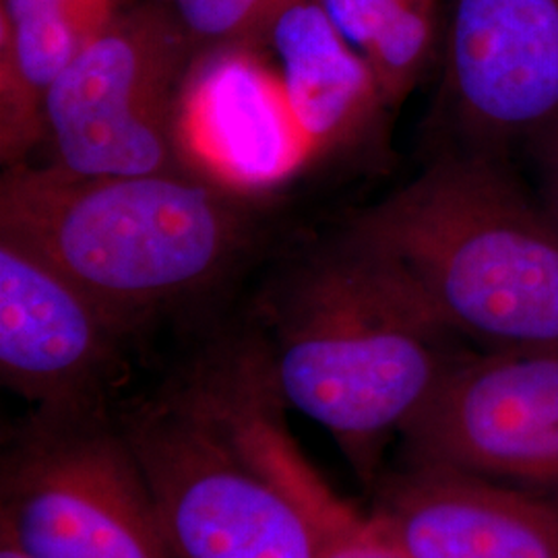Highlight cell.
<instances>
[{
	"instance_id": "obj_1",
	"label": "cell",
	"mask_w": 558,
	"mask_h": 558,
	"mask_svg": "<svg viewBox=\"0 0 558 558\" xmlns=\"http://www.w3.org/2000/svg\"><path fill=\"white\" fill-rule=\"evenodd\" d=\"M263 341L211 354L119 414L177 558H319L341 499L286 428Z\"/></svg>"
},
{
	"instance_id": "obj_2",
	"label": "cell",
	"mask_w": 558,
	"mask_h": 558,
	"mask_svg": "<svg viewBox=\"0 0 558 558\" xmlns=\"http://www.w3.org/2000/svg\"><path fill=\"white\" fill-rule=\"evenodd\" d=\"M265 341L288 408L336 440L366 486L470 348L416 283L348 232L286 279Z\"/></svg>"
},
{
	"instance_id": "obj_3",
	"label": "cell",
	"mask_w": 558,
	"mask_h": 558,
	"mask_svg": "<svg viewBox=\"0 0 558 558\" xmlns=\"http://www.w3.org/2000/svg\"><path fill=\"white\" fill-rule=\"evenodd\" d=\"M478 352L558 350V230L507 158L451 149L345 230Z\"/></svg>"
},
{
	"instance_id": "obj_4",
	"label": "cell",
	"mask_w": 558,
	"mask_h": 558,
	"mask_svg": "<svg viewBox=\"0 0 558 558\" xmlns=\"http://www.w3.org/2000/svg\"><path fill=\"white\" fill-rule=\"evenodd\" d=\"M246 205L191 170L73 177L15 163L0 182V236L50 263L129 329L220 278Z\"/></svg>"
},
{
	"instance_id": "obj_5",
	"label": "cell",
	"mask_w": 558,
	"mask_h": 558,
	"mask_svg": "<svg viewBox=\"0 0 558 558\" xmlns=\"http://www.w3.org/2000/svg\"><path fill=\"white\" fill-rule=\"evenodd\" d=\"M0 542L25 558H177L114 414L25 420L2 459Z\"/></svg>"
},
{
	"instance_id": "obj_6",
	"label": "cell",
	"mask_w": 558,
	"mask_h": 558,
	"mask_svg": "<svg viewBox=\"0 0 558 558\" xmlns=\"http://www.w3.org/2000/svg\"><path fill=\"white\" fill-rule=\"evenodd\" d=\"M197 59L168 2L120 9L46 92V166L73 177L186 170L180 92Z\"/></svg>"
},
{
	"instance_id": "obj_7",
	"label": "cell",
	"mask_w": 558,
	"mask_h": 558,
	"mask_svg": "<svg viewBox=\"0 0 558 558\" xmlns=\"http://www.w3.org/2000/svg\"><path fill=\"white\" fill-rule=\"evenodd\" d=\"M439 465L558 502V350H470L399 437Z\"/></svg>"
},
{
	"instance_id": "obj_8",
	"label": "cell",
	"mask_w": 558,
	"mask_h": 558,
	"mask_svg": "<svg viewBox=\"0 0 558 558\" xmlns=\"http://www.w3.org/2000/svg\"><path fill=\"white\" fill-rule=\"evenodd\" d=\"M440 108L458 149L507 158L558 120V0H447Z\"/></svg>"
},
{
	"instance_id": "obj_9",
	"label": "cell",
	"mask_w": 558,
	"mask_h": 558,
	"mask_svg": "<svg viewBox=\"0 0 558 558\" xmlns=\"http://www.w3.org/2000/svg\"><path fill=\"white\" fill-rule=\"evenodd\" d=\"M129 331L50 263L0 236V379L34 414H112Z\"/></svg>"
},
{
	"instance_id": "obj_10",
	"label": "cell",
	"mask_w": 558,
	"mask_h": 558,
	"mask_svg": "<svg viewBox=\"0 0 558 558\" xmlns=\"http://www.w3.org/2000/svg\"><path fill=\"white\" fill-rule=\"evenodd\" d=\"M408 558H558V502L458 470L399 461L366 515Z\"/></svg>"
},
{
	"instance_id": "obj_11",
	"label": "cell",
	"mask_w": 558,
	"mask_h": 558,
	"mask_svg": "<svg viewBox=\"0 0 558 558\" xmlns=\"http://www.w3.org/2000/svg\"><path fill=\"white\" fill-rule=\"evenodd\" d=\"M286 64L288 89L302 126L313 133L325 110L317 140L327 145L359 141L389 108L368 64L341 36L320 2L302 0L271 29Z\"/></svg>"
},
{
	"instance_id": "obj_12",
	"label": "cell",
	"mask_w": 558,
	"mask_h": 558,
	"mask_svg": "<svg viewBox=\"0 0 558 558\" xmlns=\"http://www.w3.org/2000/svg\"><path fill=\"white\" fill-rule=\"evenodd\" d=\"M368 64L385 104L398 106L442 54L447 0H319Z\"/></svg>"
},
{
	"instance_id": "obj_13",
	"label": "cell",
	"mask_w": 558,
	"mask_h": 558,
	"mask_svg": "<svg viewBox=\"0 0 558 558\" xmlns=\"http://www.w3.org/2000/svg\"><path fill=\"white\" fill-rule=\"evenodd\" d=\"M199 59L269 38L302 0H166Z\"/></svg>"
},
{
	"instance_id": "obj_14",
	"label": "cell",
	"mask_w": 558,
	"mask_h": 558,
	"mask_svg": "<svg viewBox=\"0 0 558 558\" xmlns=\"http://www.w3.org/2000/svg\"><path fill=\"white\" fill-rule=\"evenodd\" d=\"M319 558H408L343 500L320 532Z\"/></svg>"
},
{
	"instance_id": "obj_15",
	"label": "cell",
	"mask_w": 558,
	"mask_h": 558,
	"mask_svg": "<svg viewBox=\"0 0 558 558\" xmlns=\"http://www.w3.org/2000/svg\"><path fill=\"white\" fill-rule=\"evenodd\" d=\"M538 174V199L558 230V120L525 145Z\"/></svg>"
},
{
	"instance_id": "obj_16",
	"label": "cell",
	"mask_w": 558,
	"mask_h": 558,
	"mask_svg": "<svg viewBox=\"0 0 558 558\" xmlns=\"http://www.w3.org/2000/svg\"><path fill=\"white\" fill-rule=\"evenodd\" d=\"M52 0H0V13L15 20L23 13H29L34 9H38L41 4H48Z\"/></svg>"
},
{
	"instance_id": "obj_17",
	"label": "cell",
	"mask_w": 558,
	"mask_h": 558,
	"mask_svg": "<svg viewBox=\"0 0 558 558\" xmlns=\"http://www.w3.org/2000/svg\"><path fill=\"white\" fill-rule=\"evenodd\" d=\"M0 558H25L21 557L20 553L15 548H11L9 544L0 542Z\"/></svg>"
}]
</instances>
